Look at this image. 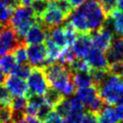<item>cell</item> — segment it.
I'll use <instances>...</instances> for the list:
<instances>
[{
    "instance_id": "cell-28",
    "label": "cell",
    "mask_w": 123,
    "mask_h": 123,
    "mask_svg": "<svg viewBox=\"0 0 123 123\" xmlns=\"http://www.w3.org/2000/svg\"><path fill=\"white\" fill-rule=\"evenodd\" d=\"M27 105V100L25 96H15L12 99L10 108L12 111H25Z\"/></svg>"
},
{
    "instance_id": "cell-21",
    "label": "cell",
    "mask_w": 123,
    "mask_h": 123,
    "mask_svg": "<svg viewBox=\"0 0 123 123\" xmlns=\"http://www.w3.org/2000/svg\"><path fill=\"white\" fill-rule=\"evenodd\" d=\"M68 66L73 73H90L92 70L87 61L83 58H77Z\"/></svg>"
},
{
    "instance_id": "cell-23",
    "label": "cell",
    "mask_w": 123,
    "mask_h": 123,
    "mask_svg": "<svg viewBox=\"0 0 123 123\" xmlns=\"http://www.w3.org/2000/svg\"><path fill=\"white\" fill-rule=\"evenodd\" d=\"M30 5L35 16L41 17L49 6V1H47V0H33Z\"/></svg>"
},
{
    "instance_id": "cell-33",
    "label": "cell",
    "mask_w": 123,
    "mask_h": 123,
    "mask_svg": "<svg viewBox=\"0 0 123 123\" xmlns=\"http://www.w3.org/2000/svg\"><path fill=\"white\" fill-rule=\"evenodd\" d=\"M105 15H110L117 7V0H99Z\"/></svg>"
},
{
    "instance_id": "cell-40",
    "label": "cell",
    "mask_w": 123,
    "mask_h": 123,
    "mask_svg": "<svg viewBox=\"0 0 123 123\" xmlns=\"http://www.w3.org/2000/svg\"><path fill=\"white\" fill-rule=\"evenodd\" d=\"M25 112L21 111H12L11 114V122L12 123H16L19 122L21 120L25 119Z\"/></svg>"
},
{
    "instance_id": "cell-35",
    "label": "cell",
    "mask_w": 123,
    "mask_h": 123,
    "mask_svg": "<svg viewBox=\"0 0 123 123\" xmlns=\"http://www.w3.org/2000/svg\"><path fill=\"white\" fill-rule=\"evenodd\" d=\"M54 109L49 106L48 104H46L45 102L43 103L40 107L38 108V111H37V113H36V118L42 121H44L45 119L48 117V115L51 113V111H53Z\"/></svg>"
},
{
    "instance_id": "cell-45",
    "label": "cell",
    "mask_w": 123,
    "mask_h": 123,
    "mask_svg": "<svg viewBox=\"0 0 123 123\" xmlns=\"http://www.w3.org/2000/svg\"><path fill=\"white\" fill-rule=\"evenodd\" d=\"M25 121L26 123H43L42 120L38 119L35 117H30V116H26L25 117Z\"/></svg>"
},
{
    "instance_id": "cell-14",
    "label": "cell",
    "mask_w": 123,
    "mask_h": 123,
    "mask_svg": "<svg viewBox=\"0 0 123 123\" xmlns=\"http://www.w3.org/2000/svg\"><path fill=\"white\" fill-rule=\"evenodd\" d=\"M75 94L81 100V101L85 107H87L89 104L99 95L98 90L93 85L84 87V88H79L78 90H76Z\"/></svg>"
},
{
    "instance_id": "cell-37",
    "label": "cell",
    "mask_w": 123,
    "mask_h": 123,
    "mask_svg": "<svg viewBox=\"0 0 123 123\" xmlns=\"http://www.w3.org/2000/svg\"><path fill=\"white\" fill-rule=\"evenodd\" d=\"M109 73L123 78V61L118 62L109 65Z\"/></svg>"
},
{
    "instance_id": "cell-25",
    "label": "cell",
    "mask_w": 123,
    "mask_h": 123,
    "mask_svg": "<svg viewBox=\"0 0 123 123\" xmlns=\"http://www.w3.org/2000/svg\"><path fill=\"white\" fill-rule=\"evenodd\" d=\"M54 111L57 112L62 119L66 118L67 116L69 115L70 111H71V106H70L69 99L63 98V99L54 108Z\"/></svg>"
},
{
    "instance_id": "cell-31",
    "label": "cell",
    "mask_w": 123,
    "mask_h": 123,
    "mask_svg": "<svg viewBox=\"0 0 123 123\" xmlns=\"http://www.w3.org/2000/svg\"><path fill=\"white\" fill-rule=\"evenodd\" d=\"M104 104H105V102L103 101V100L100 98V95H98V96L86 107L87 108V111H90V112H92V113H93V114L97 115V114L102 110V108L104 107Z\"/></svg>"
},
{
    "instance_id": "cell-32",
    "label": "cell",
    "mask_w": 123,
    "mask_h": 123,
    "mask_svg": "<svg viewBox=\"0 0 123 123\" xmlns=\"http://www.w3.org/2000/svg\"><path fill=\"white\" fill-rule=\"evenodd\" d=\"M12 99V94L6 87L3 84H0V106H10Z\"/></svg>"
},
{
    "instance_id": "cell-2",
    "label": "cell",
    "mask_w": 123,
    "mask_h": 123,
    "mask_svg": "<svg viewBox=\"0 0 123 123\" xmlns=\"http://www.w3.org/2000/svg\"><path fill=\"white\" fill-rule=\"evenodd\" d=\"M97 90L107 105H115L123 99V78L109 73Z\"/></svg>"
},
{
    "instance_id": "cell-3",
    "label": "cell",
    "mask_w": 123,
    "mask_h": 123,
    "mask_svg": "<svg viewBox=\"0 0 123 123\" xmlns=\"http://www.w3.org/2000/svg\"><path fill=\"white\" fill-rule=\"evenodd\" d=\"M77 8L84 15L91 33L99 30L107 17L102 7L100 6L99 0H87Z\"/></svg>"
},
{
    "instance_id": "cell-8",
    "label": "cell",
    "mask_w": 123,
    "mask_h": 123,
    "mask_svg": "<svg viewBox=\"0 0 123 123\" xmlns=\"http://www.w3.org/2000/svg\"><path fill=\"white\" fill-rule=\"evenodd\" d=\"M5 86L14 96H25L28 92V87L25 80L15 75H9L5 80Z\"/></svg>"
},
{
    "instance_id": "cell-20",
    "label": "cell",
    "mask_w": 123,
    "mask_h": 123,
    "mask_svg": "<svg viewBox=\"0 0 123 123\" xmlns=\"http://www.w3.org/2000/svg\"><path fill=\"white\" fill-rule=\"evenodd\" d=\"M73 81L78 88H84L92 85V80L90 73H73Z\"/></svg>"
},
{
    "instance_id": "cell-44",
    "label": "cell",
    "mask_w": 123,
    "mask_h": 123,
    "mask_svg": "<svg viewBox=\"0 0 123 123\" xmlns=\"http://www.w3.org/2000/svg\"><path fill=\"white\" fill-rule=\"evenodd\" d=\"M86 1H87V0H69L70 4L72 5V6H73V9L79 7L81 5H82L84 2H86Z\"/></svg>"
},
{
    "instance_id": "cell-11",
    "label": "cell",
    "mask_w": 123,
    "mask_h": 123,
    "mask_svg": "<svg viewBox=\"0 0 123 123\" xmlns=\"http://www.w3.org/2000/svg\"><path fill=\"white\" fill-rule=\"evenodd\" d=\"M92 47V43L90 35H79L75 42L72 45V48L77 58H83V59L88 55Z\"/></svg>"
},
{
    "instance_id": "cell-27",
    "label": "cell",
    "mask_w": 123,
    "mask_h": 123,
    "mask_svg": "<svg viewBox=\"0 0 123 123\" xmlns=\"http://www.w3.org/2000/svg\"><path fill=\"white\" fill-rule=\"evenodd\" d=\"M51 2L53 3L54 6H55L57 8H59L67 17H69L70 15L74 10L73 6H72V5L70 4L69 0H53Z\"/></svg>"
},
{
    "instance_id": "cell-24",
    "label": "cell",
    "mask_w": 123,
    "mask_h": 123,
    "mask_svg": "<svg viewBox=\"0 0 123 123\" xmlns=\"http://www.w3.org/2000/svg\"><path fill=\"white\" fill-rule=\"evenodd\" d=\"M75 59H76V55L74 54L72 46H68V47H65L64 49L62 50L61 55L58 59V61L62 64L69 65L70 63L73 62Z\"/></svg>"
},
{
    "instance_id": "cell-17",
    "label": "cell",
    "mask_w": 123,
    "mask_h": 123,
    "mask_svg": "<svg viewBox=\"0 0 123 123\" xmlns=\"http://www.w3.org/2000/svg\"><path fill=\"white\" fill-rule=\"evenodd\" d=\"M64 98V96L62 94L61 92H59L58 90L53 88L49 86L46 92L43 94V99H44V102L46 104H48L49 106L54 109L56 105H57L62 99Z\"/></svg>"
},
{
    "instance_id": "cell-12",
    "label": "cell",
    "mask_w": 123,
    "mask_h": 123,
    "mask_svg": "<svg viewBox=\"0 0 123 123\" xmlns=\"http://www.w3.org/2000/svg\"><path fill=\"white\" fill-rule=\"evenodd\" d=\"M46 33L45 31L43 28L38 23L35 22L29 31L27 32L26 35L25 37V43L27 45L30 44H39V43H43L45 40Z\"/></svg>"
},
{
    "instance_id": "cell-42",
    "label": "cell",
    "mask_w": 123,
    "mask_h": 123,
    "mask_svg": "<svg viewBox=\"0 0 123 123\" xmlns=\"http://www.w3.org/2000/svg\"><path fill=\"white\" fill-rule=\"evenodd\" d=\"M4 2L6 6L12 9L13 11L15 10V8H17L22 5V1L21 0H2Z\"/></svg>"
},
{
    "instance_id": "cell-36",
    "label": "cell",
    "mask_w": 123,
    "mask_h": 123,
    "mask_svg": "<svg viewBox=\"0 0 123 123\" xmlns=\"http://www.w3.org/2000/svg\"><path fill=\"white\" fill-rule=\"evenodd\" d=\"M11 114L10 106H0V123H12Z\"/></svg>"
},
{
    "instance_id": "cell-47",
    "label": "cell",
    "mask_w": 123,
    "mask_h": 123,
    "mask_svg": "<svg viewBox=\"0 0 123 123\" xmlns=\"http://www.w3.org/2000/svg\"><path fill=\"white\" fill-rule=\"evenodd\" d=\"M117 7L119 10L123 11V0H117Z\"/></svg>"
},
{
    "instance_id": "cell-9",
    "label": "cell",
    "mask_w": 123,
    "mask_h": 123,
    "mask_svg": "<svg viewBox=\"0 0 123 123\" xmlns=\"http://www.w3.org/2000/svg\"><path fill=\"white\" fill-rule=\"evenodd\" d=\"M92 69L109 70V63L103 52L92 46L88 55L85 57Z\"/></svg>"
},
{
    "instance_id": "cell-51",
    "label": "cell",
    "mask_w": 123,
    "mask_h": 123,
    "mask_svg": "<svg viewBox=\"0 0 123 123\" xmlns=\"http://www.w3.org/2000/svg\"><path fill=\"white\" fill-rule=\"evenodd\" d=\"M47 1H53V0H47Z\"/></svg>"
},
{
    "instance_id": "cell-50",
    "label": "cell",
    "mask_w": 123,
    "mask_h": 123,
    "mask_svg": "<svg viewBox=\"0 0 123 123\" xmlns=\"http://www.w3.org/2000/svg\"><path fill=\"white\" fill-rule=\"evenodd\" d=\"M16 123H26V121L24 119V120H21V121H19V122H16Z\"/></svg>"
},
{
    "instance_id": "cell-49",
    "label": "cell",
    "mask_w": 123,
    "mask_h": 123,
    "mask_svg": "<svg viewBox=\"0 0 123 123\" xmlns=\"http://www.w3.org/2000/svg\"><path fill=\"white\" fill-rule=\"evenodd\" d=\"M7 25H5V24H2V23H0V35H1V34L3 33V31H4L5 29V27Z\"/></svg>"
},
{
    "instance_id": "cell-43",
    "label": "cell",
    "mask_w": 123,
    "mask_h": 123,
    "mask_svg": "<svg viewBox=\"0 0 123 123\" xmlns=\"http://www.w3.org/2000/svg\"><path fill=\"white\" fill-rule=\"evenodd\" d=\"M116 105L117 106H116L115 111L117 113L118 118H119V121H123V99Z\"/></svg>"
},
{
    "instance_id": "cell-38",
    "label": "cell",
    "mask_w": 123,
    "mask_h": 123,
    "mask_svg": "<svg viewBox=\"0 0 123 123\" xmlns=\"http://www.w3.org/2000/svg\"><path fill=\"white\" fill-rule=\"evenodd\" d=\"M76 92V86L74 85L73 83V80H70L68 81V83L65 85V87L62 89V94L63 95V96H71V95H73Z\"/></svg>"
},
{
    "instance_id": "cell-6",
    "label": "cell",
    "mask_w": 123,
    "mask_h": 123,
    "mask_svg": "<svg viewBox=\"0 0 123 123\" xmlns=\"http://www.w3.org/2000/svg\"><path fill=\"white\" fill-rule=\"evenodd\" d=\"M90 36L92 39V46L104 53L111 44L114 34L104 27H100L99 30L92 32L90 34Z\"/></svg>"
},
{
    "instance_id": "cell-16",
    "label": "cell",
    "mask_w": 123,
    "mask_h": 123,
    "mask_svg": "<svg viewBox=\"0 0 123 123\" xmlns=\"http://www.w3.org/2000/svg\"><path fill=\"white\" fill-rule=\"evenodd\" d=\"M109 16L111 19L114 35L123 38V11L115 9Z\"/></svg>"
},
{
    "instance_id": "cell-46",
    "label": "cell",
    "mask_w": 123,
    "mask_h": 123,
    "mask_svg": "<svg viewBox=\"0 0 123 123\" xmlns=\"http://www.w3.org/2000/svg\"><path fill=\"white\" fill-rule=\"evenodd\" d=\"M5 80H6V74L0 69V84H3L5 82Z\"/></svg>"
},
{
    "instance_id": "cell-18",
    "label": "cell",
    "mask_w": 123,
    "mask_h": 123,
    "mask_svg": "<svg viewBox=\"0 0 123 123\" xmlns=\"http://www.w3.org/2000/svg\"><path fill=\"white\" fill-rule=\"evenodd\" d=\"M17 66V62L12 54H6L5 56L0 57V69L6 75H10L14 73Z\"/></svg>"
},
{
    "instance_id": "cell-5",
    "label": "cell",
    "mask_w": 123,
    "mask_h": 123,
    "mask_svg": "<svg viewBox=\"0 0 123 123\" xmlns=\"http://www.w3.org/2000/svg\"><path fill=\"white\" fill-rule=\"evenodd\" d=\"M21 45L26 44L25 41L17 36L15 31L7 25L0 35V56L13 54V52Z\"/></svg>"
},
{
    "instance_id": "cell-4",
    "label": "cell",
    "mask_w": 123,
    "mask_h": 123,
    "mask_svg": "<svg viewBox=\"0 0 123 123\" xmlns=\"http://www.w3.org/2000/svg\"><path fill=\"white\" fill-rule=\"evenodd\" d=\"M27 80H28L27 81L28 92L25 95V98L29 94L43 95L47 88L49 87L47 81H46L45 74L43 73V70L37 66L32 67V71Z\"/></svg>"
},
{
    "instance_id": "cell-48",
    "label": "cell",
    "mask_w": 123,
    "mask_h": 123,
    "mask_svg": "<svg viewBox=\"0 0 123 123\" xmlns=\"http://www.w3.org/2000/svg\"><path fill=\"white\" fill-rule=\"evenodd\" d=\"M21 1H22V5H24V6H30L31 2L33 0H21Z\"/></svg>"
},
{
    "instance_id": "cell-34",
    "label": "cell",
    "mask_w": 123,
    "mask_h": 123,
    "mask_svg": "<svg viewBox=\"0 0 123 123\" xmlns=\"http://www.w3.org/2000/svg\"><path fill=\"white\" fill-rule=\"evenodd\" d=\"M69 100L70 106H71L70 112H84V105L76 95L70 98Z\"/></svg>"
},
{
    "instance_id": "cell-22",
    "label": "cell",
    "mask_w": 123,
    "mask_h": 123,
    "mask_svg": "<svg viewBox=\"0 0 123 123\" xmlns=\"http://www.w3.org/2000/svg\"><path fill=\"white\" fill-rule=\"evenodd\" d=\"M91 76L92 80V85L98 88L101 82L107 78L109 75V70H98V69H92L91 70Z\"/></svg>"
},
{
    "instance_id": "cell-13",
    "label": "cell",
    "mask_w": 123,
    "mask_h": 123,
    "mask_svg": "<svg viewBox=\"0 0 123 123\" xmlns=\"http://www.w3.org/2000/svg\"><path fill=\"white\" fill-rule=\"evenodd\" d=\"M70 21L72 22L73 26L75 27L79 35H90L91 34L90 27L85 19L84 15L81 14V12L78 8H75L73 13L70 15Z\"/></svg>"
},
{
    "instance_id": "cell-10",
    "label": "cell",
    "mask_w": 123,
    "mask_h": 123,
    "mask_svg": "<svg viewBox=\"0 0 123 123\" xmlns=\"http://www.w3.org/2000/svg\"><path fill=\"white\" fill-rule=\"evenodd\" d=\"M106 59L109 65L118 62L123 61V38L116 36L113 37L110 48L106 51Z\"/></svg>"
},
{
    "instance_id": "cell-30",
    "label": "cell",
    "mask_w": 123,
    "mask_h": 123,
    "mask_svg": "<svg viewBox=\"0 0 123 123\" xmlns=\"http://www.w3.org/2000/svg\"><path fill=\"white\" fill-rule=\"evenodd\" d=\"M13 12L14 11L7 7L2 0H0V23L8 25Z\"/></svg>"
},
{
    "instance_id": "cell-15",
    "label": "cell",
    "mask_w": 123,
    "mask_h": 123,
    "mask_svg": "<svg viewBox=\"0 0 123 123\" xmlns=\"http://www.w3.org/2000/svg\"><path fill=\"white\" fill-rule=\"evenodd\" d=\"M97 119L99 123H119V118L117 116L115 109L111 105H107L97 114Z\"/></svg>"
},
{
    "instance_id": "cell-26",
    "label": "cell",
    "mask_w": 123,
    "mask_h": 123,
    "mask_svg": "<svg viewBox=\"0 0 123 123\" xmlns=\"http://www.w3.org/2000/svg\"><path fill=\"white\" fill-rule=\"evenodd\" d=\"M32 67L33 66L31 65L29 62L28 63H22V64H19V65L17 64L13 74L15 75V76L19 77L21 79H23V80H25L30 75Z\"/></svg>"
},
{
    "instance_id": "cell-41",
    "label": "cell",
    "mask_w": 123,
    "mask_h": 123,
    "mask_svg": "<svg viewBox=\"0 0 123 123\" xmlns=\"http://www.w3.org/2000/svg\"><path fill=\"white\" fill-rule=\"evenodd\" d=\"M80 123H99L97 119V115L93 114L90 111H86L83 114V117L81 119Z\"/></svg>"
},
{
    "instance_id": "cell-19",
    "label": "cell",
    "mask_w": 123,
    "mask_h": 123,
    "mask_svg": "<svg viewBox=\"0 0 123 123\" xmlns=\"http://www.w3.org/2000/svg\"><path fill=\"white\" fill-rule=\"evenodd\" d=\"M50 37L53 39L56 44H57L62 50L64 49L65 47H67V44H66V41H65V36H64V32H63V29L62 26H55L51 28L49 31H46Z\"/></svg>"
},
{
    "instance_id": "cell-29",
    "label": "cell",
    "mask_w": 123,
    "mask_h": 123,
    "mask_svg": "<svg viewBox=\"0 0 123 123\" xmlns=\"http://www.w3.org/2000/svg\"><path fill=\"white\" fill-rule=\"evenodd\" d=\"M13 55L15 58L17 63L22 64V63H28V57H27L26 53V45H21L17 47L14 52Z\"/></svg>"
},
{
    "instance_id": "cell-39",
    "label": "cell",
    "mask_w": 123,
    "mask_h": 123,
    "mask_svg": "<svg viewBox=\"0 0 123 123\" xmlns=\"http://www.w3.org/2000/svg\"><path fill=\"white\" fill-rule=\"evenodd\" d=\"M44 123H63V119L53 110L45 119Z\"/></svg>"
},
{
    "instance_id": "cell-7",
    "label": "cell",
    "mask_w": 123,
    "mask_h": 123,
    "mask_svg": "<svg viewBox=\"0 0 123 123\" xmlns=\"http://www.w3.org/2000/svg\"><path fill=\"white\" fill-rule=\"evenodd\" d=\"M28 62L32 66L40 67L43 62L47 57L45 45L43 43L39 44H30L26 49Z\"/></svg>"
},
{
    "instance_id": "cell-1",
    "label": "cell",
    "mask_w": 123,
    "mask_h": 123,
    "mask_svg": "<svg viewBox=\"0 0 123 123\" xmlns=\"http://www.w3.org/2000/svg\"><path fill=\"white\" fill-rule=\"evenodd\" d=\"M36 18L31 6L21 5L14 10L8 25L15 31L17 36L25 41L27 32L36 22Z\"/></svg>"
}]
</instances>
